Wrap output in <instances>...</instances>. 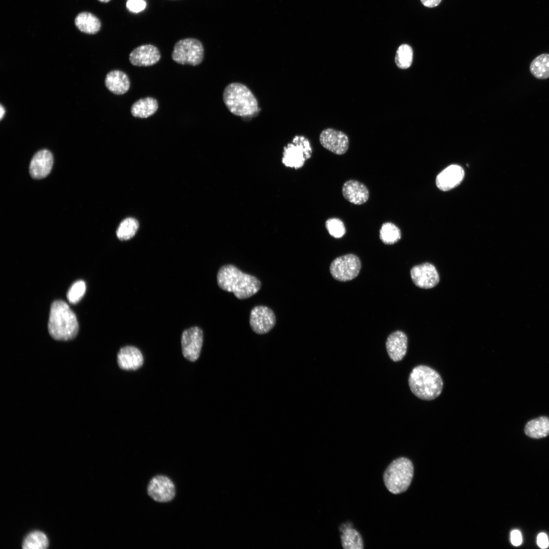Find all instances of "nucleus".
I'll use <instances>...</instances> for the list:
<instances>
[{"label":"nucleus","mask_w":549,"mask_h":549,"mask_svg":"<svg viewBox=\"0 0 549 549\" xmlns=\"http://www.w3.org/2000/svg\"><path fill=\"white\" fill-rule=\"evenodd\" d=\"M217 283L222 289L233 293L240 299L252 296L261 287V283L257 278L231 264L224 265L220 268L217 274Z\"/></svg>","instance_id":"nucleus-1"},{"label":"nucleus","mask_w":549,"mask_h":549,"mask_svg":"<svg viewBox=\"0 0 549 549\" xmlns=\"http://www.w3.org/2000/svg\"><path fill=\"white\" fill-rule=\"evenodd\" d=\"M48 327L50 336L57 340L73 339L78 331L75 314L66 302L60 300L51 304Z\"/></svg>","instance_id":"nucleus-2"},{"label":"nucleus","mask_w":549,"mask_h":549,"mask_svg":"<svg viewBox=\"0 0 549 549\" xmlns=\"http://www.w3.org/2000/svg\"><path fill=\"white\" fill-rule=\"evenodd\" d=\"M412 393L423 400H432L440 395L443 386L441 377L433 369L424 365L414 368L408 379Z\"/></svg>","instance_id":"nucleus-3"},{"label":"nucleus","mask_w":549,"mask_h":549,"mask_svg":"<svg viewBox=\"0 0 549 549\" xmlns=\"http://www.w3.org/2000/svg\"><path fill=\"white\" fill-rule=\"evenodd\" d=\"M224 103L233 114L246 117L252 115L258 110V103L251 90L238 82L228 84L224 89Z\"/></svg>","instance_id":"nucleus-4"},{"label":"nucleus","mask_w":549,"mask_h":549,"mask_svg":"<svg viewBox=\"0 0 549 549\" xmlns=\"http://www.w3.org/2000/svg\"><path fill=\"white\" fill-rule=\"evenodd\" d=\"M413 476L412 462L406 458L401 457L393 461L387 467L383 474V480L390 493L398 494L408 489Z\"/></svg>","instance_id":"nucleus-5"},{"label":"nucleus","mask_w":549,"mask_h":549,"mask_svg":"<svg viewBox=\"0 0 549 549\" xmlns=\"http://www.w3.org/2000/svg\"><path fill=\"white\" fill-rule=\"evenodd\" d=\"M312 148L309 140L303 136H295L283 148L282 164L286 168L299 169L311 158Z\"/></svg>","instance_id":"nucleus-6"},{"label":"nucleus","mask_w":549,"mask_h":549,"mask_svg":"<svg viewBox=\"0 0 549 549\" xmlns=\"http://www.w3.org/2000/svg\"><path fill=\"white\" fill-rule=\"evenodd\" d=\"M204 48L202 43L194 38H186L177 41L171 54L172 59L181 65L195 66L203 60Z\"/></svg>","instance_id":"nucleus-7"},{"label":"nucleus","mask_w":549,"mask_h":549,"mask_svg":"<svg viewBox=\"0 0 549 549\" xmlns=\"http://www.w3.org/2000/svg\"><path fill=\"white\" fill-rule=\"evenodd\" d=\"M360 268L359 258L355 255L349 254L334 259L330 264V271L334 279L345 282L355 278Z\"/></svg>","instance_id":"nucleus-8"},{"label":"nucleus","mask_w":549,"mask_h":549,"mask_svg":"<svg viewBox=\"0 0 549 549\" xmlns=\"http://www.w3.org/2000/svg\"><path fill=\"white\" fill-rule=\"evenodd\" d=\"M203 344V332L198 327H193L184 331L181 339L184 356L190 361H195L200 356Z\"/></svg>","instance_id":"nucleus-9"},{"label":"nucleus","mask_w":549,"mask_h":549,"mask_svg":"<svg viewBox=\"0 0 549 549\" xmlns=\"http://www.w3.org/2000/svg\"><path fill=\"white\" fill-rule=\"evenodd\" d=\"M411 279L419 288L430 289L439 282V273L434 265L424 263L413 267L410 271Z\"/></svg>","instance_id":"nucleus-10"},{"label":"nucleus","mask_w":549,"mask_h":549,"mask_svg":"<svg viewBox=\"0 0 549 549\" xmlns=\"http://www.w3.org/2000/svg\"><path fill=\"white\" fill-rule=\"evenodd\" d=\"M275 323V315L269 308L260 306L254 307L251 310L250 324L255 332L266 333L273 327Z\"/></svg>","instance_id":"nucleus-11"},{"label":"nucleus","mask_w":549,"mask_h":549,"mask_svg":"<svg viewBox=\"0 0 549 549\" xmlns=\"http://www.w3.org/2000/svg\"><path fill=\"white\" fill-rule=\"evenodd\" d=\"M323 147L336 155H343L349 147V139L343 132L328 128L324 130L319 136Z\"/></svg>","instance_id":"nucleus-12"},{"label":"nucleus","mask_w":549,"mask_h":549,"mask_svg":"<svg viewBox=\"0 0 549 549\" xmlns=\"http://www.w3.org/2000/svg\"><path fill=\"white\" fill-rule=\"evenodd\" d=\"M161 58L159 49L151 44H145L134 49L129 54V60L134 66L147 67L157 63Z\"/></svg>","instance_id":"nucleus-13"},{"label":"nucleus","mask_w":549,"mask_h":549,"mask_svg":"<svg viewBox=\"0 0 549 549\" xmlns=\"http://www.w3.org/2000/svg\"><path fill=\"white\" fill-rule=\"evenodd\" d=\"M148 493L155 500L159 502H167L174 496V487L171 481L163 476H158L150 481L148 486Z\"/></svg>","instance_id":"nucleus-14"},{"label":"nucleus","mask_w":549,"mask_h":549,"mask_svg":"<svg viewBox=\"0 0 549 549\" xmlns=\"http://www.w3.org/2000/svg\"><path fill=\"white\" fill-rule=\"evenodd\" d=\"M53 156L47 149L37 152L32 159L29 165V173L35 179H41L49 174L53 165Z\"/></svg>","instance_id":"nucleus-15"},{"label":"nucleus","mask_w":549,"mask_h":549,"mask_svg":"<svg viewBox=\"0 0 549 549\" xmlns=\"http://www.w3.org/2000/svg\"><path fill=\"white\" fill-rule=\"evenodd\" d=\"M465 173L462 167L451 165L442 170L437 176L436 183L442 191H448L458 186L463 180Z\"/></svg>","instance_id":"nucleus-16"},{"label":"nucleus","mask_w":549,"mask_h":549,"mask_svg":"<svg viewBox=\"0 0 549 549\" xmlns=\"http://www.w3.org/2000/svg\"><path fill=\"white\" fill-rule=\"evenodd\" d=\"M143 357L136 347L127 346L121 348L117 354V364L124 370H136L142 367Z\"/></svg>","instance_id":"nucleus-17"},{"label":"nucleus","mask_w":549,"mask_h":549,"mask_svg":"<svg viewBox=\"0 0 549 549\" xmlns=\"http://www.w3.org/2000/svg\"><path fill=\"white\" fill-rule=\"evenodd\" d=\"M344 198L355 205L365 203L369 198V191L362 183L353 179L346 181L342 187Z\"/></svg>","instance_id":"nucleus-18"},{"label":"nucleus","mask_w":549,"mask_h":549,"mask_svg":"<svg viewBox=\"0 0 549 549\" xmlns=\"http://www.w3.org/2000/svg\"><path fill=\"white\" fill-rule=\"evenodd\" d=\"M407 336L400 330L395 331L388 337L386 348L391 360L396 362L404 358L407 352Z\"/></svg>","instance_id":"nucleus-19"},{"label":"nucleus","mask_w":549,"mask_h":549,"mask_svg":"<svg viewBox=\"0 0 549 549\" xmlns=\"http://www.w3.org/2000/svg\"><path fill=\"white\" fill-rule=\"evenodd\" d=\"M105 83L107 89L116 95L125 94L130 86V81L128 75L119 70L109 72L106 76Z\"/></svg>","instance_id":"nucleus-20"},{"label":"nucleus","mask_w":549,"mask_h":549,"mask_svg":"<svg viewBox=\"0 0 549 549\" xmlns=\"http://www.w3.org/2000/svg\"><path fill=\"white\" fill-rule=\"evenodd\" d=\"M158 103L152 97L140 99L131 106L132 115L136 117L145 118L153 115L158 110Z\"/></svg>","instance_id":"nucleus-21"},{"label":"nucleus","mask_w":549,"mask_h":549,"mask_svg":"<svg viewBox=\"0 0 549 549\" xmlns=\"http://www.w3.org/2000/svg\"><path fill=\"white\" fill-rule=\"evenodd\" d=\"M75 24L81 32L88 34H96L101 27L99 19L87 12L78 14L75 19Z\"/></svg>","instance_id":"nucleus-22"},{"label":"nucleus","mask_w":549,"mask_h":549,"mask_svg":"<svg viewBox=\"0 0 549 549\" xmlns=\"http://www.w3.org/2000/svg\"><path fill=\"white\" fill-rule=\"evenodd\" d=\"M525 433L528 437L534 439L549 435V418L540 416L531 420L525 426Z\"/></svg>","instance_id":"nucleus-23"},{"label":"nucleus","mask_w":549,"mask_h":549,"mask_svg":"<svg viewBox=\"0 0 549 549\" xmlns=\"http://www.w3.org/2000/svg\"><path fill=\"white\" fill-rule=\"evenodd\" d=\"M530 71L537 79L549 78V54L543 53L535 57L530 64Z\"/></svg>","instance_id":"nucleus-24"},{"label":"nucleus","mask_w":549,"mask_h":549,"mask_svg":"<svg viewBox=\"0 0 549 549\" xmlns=\"http://www.w3.org/2000/svg\"><path fill=\"white\" fill-rule=\"evenodd\" d=\"M341 536L342 545L345 549H362L363 548L362 537L359 533L350 527L346 526L342 529Z\"/></svg>","instance_id":"nucleus-25"},{"label":"nucleus","mask_w":549,"mask_h":549,"mask_svg":"<svg viewBox=\"0 0 549 549\" xmlns=\"http://www.w3.org/2000/svg\"><path fill=\"white\" fill-rule=\"evenodd\" d=\"M379 237L385 244L392 245L397 242L401 237V232L395 224L391 222L383 223L379 231Z\"/></svg>","instance_id":"nucleus-26"},{"label":"nucleus","mask_w":549,"mask_h":549,"mask_svg":"<svg viewBox=\"0 0 549 549\" xmlns=\"http://www.w3.org/2000/svg\"><path fill=\"white\" fill-rule=\"evenodd\" d=\"M48 539L41 531H36L28 534L24 538L22 547L25 549H44L48 547Z\"/></svg>","instance_id":"nucleus-27"},{"label":"nucleus","mask_w":549,"mask_h":549,"mask_svg":"<svg viewBox=\"0 0 549 549\" xmlns=\"http://www.w3.org/2000/svg\"><path fill=\"white\" fill-rule=\"evenodd\" d=\"M138 227L139 224L136 219L133 218H126L119 224L116 231V235L120 240H128L134 236Z\"/></svg>","instance_id":"nucleus-28"},{"label":"nucleus","mask_w":549,"mask_h":549,"mask_svg":"<svg viewBox=\"0 0 549 549\" xmlns=\"http://www.w3.org/2000/svg\"><path fill=\"white\" fill-rule=\"evenodd\" d=\"M413 58V51L407 44H402L398 49L395 63L400 69H407L411 66Z\"/></svg>","instance_id":"nucleus-29"},{"label":"nucleus","mask_w":549,"mask_h":549,"mask_svg":"<svg viewBox=\"0 0 549 549\" xmlns=\"http://www.w3.org/2000/svg\"><path fill=\"white\" fill-rule=\"evenodd\" d=\"M325 227L329 234L336 238L343 237L346 233V228L343 221L337 218L328 219Z\"/></svg>","instance_id":"nucleus-30"},{"label":"nucleus","mask_w":549,"mask_h":549,"mask_svg":"<svg viewBox=\"0 0 549 549\" xmlns=\"http://www.w3.org/2000/svg\"><path fill=\"white\" fill-rule=\"evenodd\" d=\"M86 290V285L84 281L80 280L75 282L69 289L67 297L69 301L72 303L78 302L84 295Z\"/></svg>","instance_id":"nucleus-31"},{"label":"nucleus","mask_w":549,"mask_h":549,"mask_svg":"<svg viewBox=\"0 0 549 549\" xmlns=\"http://www.w3.org/2000/svg\"><path fill=\"white\" fill-rule=\"evenodd\" d=\"M146 3L144 0H128L126 3L127 9L133 13H139L145 9Z\"/></svg>","instance_id":"nucleus-32"},{"label":"nucleus","mask_w":549,"mask_h":549,"mask_svg":"<svg viewBox=\"0 0 549 549\" xmlns=\"http://www.w3.org/2000/svg\"><path fill=\"white\" fill-rule=\"evenodd\" d=\"M510 540L511 543L513 545H520L522 542V537L521 532L517 530H513L511 532Z\"/></svg>","instance_id":"nucleus-33"},{"label":"nucleus","mask_w":549,"mask_h":549,"mask_svg":"<svg viewBox=\"0 0 549 549\" xmlns=\"http://www.w3.org/2000/svg\"><path fill=\"white\" fill-rule=\"evenodd\" d=\"M537 543L541 548H546L549 545L547 536L544 533H540L537 537Z\"/></svg>","instance_id":"nucleus-34"},{"label":"nucleus","mask_w":549,"mask_h":549,"mask_svg":"<svg viewBox=\"0 0 549 549\" xmlns=\"http://www.w3.org/2000/svg\"><path fill=\"white\" fill-rule=\"evenodd\" d=\"M422 4L429 8H433L438 6L441 0H420Z\"/></svg>","instance_id":"nucleus-35"},{"label":"nucleus","mask_w":549,"mask_h":549,"mask_svg":"<svg viewBox=\"0 0 549 549\" xmlns=\"http://www.w3.org/2000/svg\"><path fill=\"white\" fill-rule=\"evenodd\" d=\"M5 113V108L3 107V106L2 104H1V106H0V118H1V120H2L3 119V117L4 116Z\"/></svg>","instance_id":"nucleus-36"},{"label":"nucleus","mask_w":549,"mask_h":549,"mask_svg":"<svg viewBox=\"0 0 549 549\" xmlns=\"http://www.w3.org/2000/svg\"><path fill=\"white\" fill-rule=\"evenodd\" d=\"M99 1H100V2H103V3H108V2H109V1H110V0H99Z\"/></svg>","instance_id":"nucleus-37"}]
</instances>
